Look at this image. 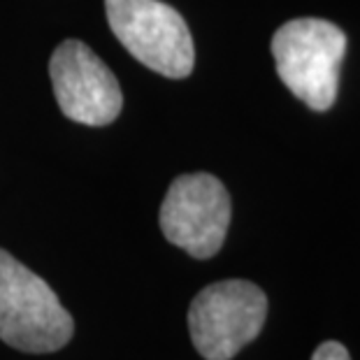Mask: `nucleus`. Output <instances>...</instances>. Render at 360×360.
Masks as SVG:
<instances>
[{"label":"nucleus","instance_id":"nucleus-1","mask_svg":"<svg viewBox=\"0 0 360 360\" xmlns=\"http://www.w3.org/2000/svg\"><path fill=\"white\" fill-rule=\"evenodd\" d=\"M75 321L51 286L0 249V340L26 354H51L72 340Z\"/></svg>","mask_w":360,"mask_h":360},{"label":"nucleus","instance_id":"nucleus-2","mask_svg":"<svg viewBox=\"0 0 360 360\" xmlns=\"http://www.w3.org/2000/svg\"><path fill=\"white\" fill-rule=\"evenodd\" d=\"M344 53L347 35L326 19H293L272 37L279 79L314 112L333 107Z\"/></svg>","mask_w":360,"mask_h":360},{"label":"nucleus","instance_id":"nucleus-5","mask_svg":"<svg viewBox=\"0 0 360 360\" xmlns=\"http://www.w3.org/2000/svg\"><path fill=\"white\" fill-rule=\"evenodd\" d=\"M231 214V195L214 174H181L160 205V231L188 256L207 260L224 247Z\"/></svg>","mask_w":360,"mask_h":360},{"label":"nucleus","instance_id":"nucleus-4","mask_svg":"<svg viewBox=\"0 0 360 360\" xmlns=\"http://www.w3.org/2000/svg\"><path fill=\"white\" fill-rule=\"evenodd\" d=\"M267 319V297L256 283L226 279L210 283L193 297L188 330L205 360H231L260 335Z\"/></svg>","mask_w":360,"mask_h":360},{"label":"nucleus","instance_id":"nucleus-7","mask_svg":"<svg viewBox=\"0 0 360 360\" xmlns=\"http://www.w3.org/2000/svg\"><path fill=\"white\" fill-rule=\"evenodd\" d=\"M311 360H351V356H349V351L344 349V344L323 342L316 351H314Z\"/></svg>","mask_w":360,"mask_h":360},{"label":"nucleus","instance_id":"nucleus-3","mask_svg":"<svg viewBox=\"0 0 360 360\" xmlns=\"http://www.w3.org/2000/svg\"><path fill=\"white\" fill-rule=\"evenodd\" d=\"M107 24L133 58L163 77L193 72L195 47L181 14L160 0H105Z\"/></svg>","mask_w":360,"mask_h":360},{"label":"nucleus","instance_id":"nucleus-6","mask_svg":"<svg viewBox=\"0 0 360 360\" xmlns=\"http://www.w3.org/2000/svg\"><path fill=\"white\" fill-rule=\"evenodd\" d=\"M60 112L84 126H107L121 114L124 94L114 72L79 40L60 42L49 60Z\"/></svg>","mask_w":360,"mask_h":360}]
</instances>
